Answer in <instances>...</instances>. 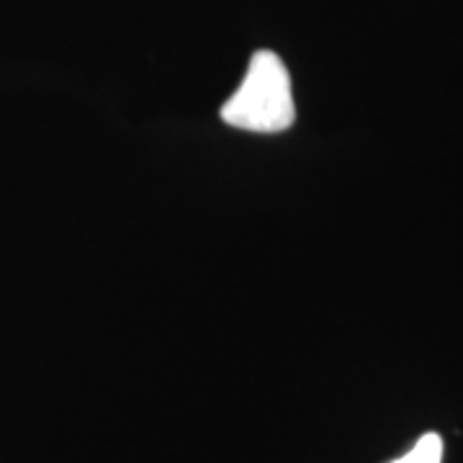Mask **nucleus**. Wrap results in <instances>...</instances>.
I'll return each mask as SVG.
<instances>
[{"label": "nucleus", "instance_id": "nucleus-1", "mask_svg": "<svg viewBox=\"0 0 463 463\" xmlns=\"http://www.w3.org/2000/svg\"><path fill=\"white\" fill-rule=\"evenodd\" d=\"M222 118L234 129L260 134L283 132L297 121L291 78L276 52L260 50L250 57L242 83L222 106Z\"/></svg>", "mask_w": 463, "mask_h": 463}, {"label": "nucleus", "instance_id": "nucleus-2", "mask_svg": "<svg viewBox=\"0 0 463 463\" xmlns=\"http://www.w3.org/2000/svg\"><path fill=\"white\" fill-rule=\"evenodd\" d=\"M443 461V438L438 432L422 435L412 446L410 453H404L402 458H394L389 463H440Z\"/></svg>", "mask_w": 463, "mask_h": 463}]
</instances>
